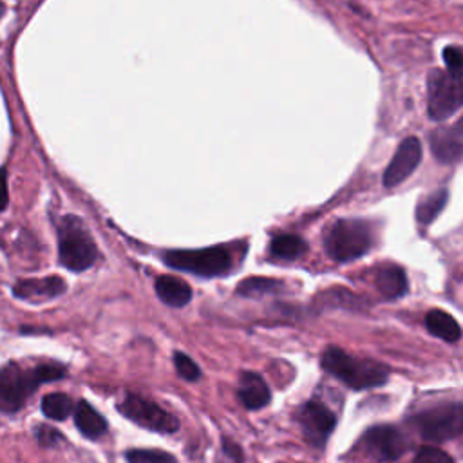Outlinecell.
I'll return each mask as SVG.
<instances>
[{"label": "cell", "mask_w": 463, "mask_h": 463, "mask_svg": "<svg viewBox=\"0 0 463 463\" xmlns=\"http://www.w3.org/2000/svg\"><path fill=\"white\" fill-rule=\"evenodd\" d=\"M67 367L58 362L24 365L20 362H7L0 367V414L18 412L31 394L47 382L61 380Z\"/></svg>", "instance_id": "obj_1"}, {"label": "cell", "mask_w": 463, "mask_h": 463, "mask_svg": "<svg viewBox=\"0 0 463 463\" xmlns=\"http://www.w3.org/2000/svg\"><path fill=\"white\" fill-rule=\"evenodd\" d=\"M326 373L345 383L353 391H365L382 387L389 380V367L365 358H356L336 345H329L320 358Z\"/></svg>", "instance_id": "obj_2"}, {"label": "cell", "mask_w": 463, "mask_h": 463, "mask_svg": "<svg viewBox=\"0 0 463 463\" xmlns=\"http://www.w3.org/2000/svg\"><path fill=\"white\" fill-rule=\"evenodd\" d=\"M58 257L67 269L76 273L89 269L98 260L96 242L76 215H65L58 224Z\"/></svg>", "instance_id": "obj_3"}, {"label": "cell", "mask_w": 463, "mask_h": 463, "mask_svg": "<svg viewBox=\"0 0 463 463\" xmlns=\"http://www.w3.org/2000/svg\"><path fill=\"white\" fill-rule=\"evenodd\" d=\"M373 230L362 219H338L324 233L326 253L336 262L354 260L369 251Z\"/></svg>", "instance_id": "obj_4"}, {"label": "cell", "mask_w": 463, "mask_h": 463, "mask_svg": "<svg viewBox=\"0 0 463 463\" xmlns=\"http://www.w3.org/2000/svg\"><path fill=\"white\" fill-rule=\"evenodd\" d=\"M166 266L197 277H224L233 268L232 251L226 246H208L199 250H168L163 253Z\"/></svg>", "instance_id": "obj_5"}, {"label": "cell", "mask_w": 463, "mask_h": 463, "mask_svg": "<svg viewBox=\"0 0 463 463\" xmlns=\"http://www.w3.org/2000/svg\"><path fill=\"white\" fill-rule=\"evenodd\" d=\"M409 425L421 439L430 443L454 439L463 429V405L459 402H449L427 407L411 416Z\"/></svg>", "instance_id": "obj_6"}, {"label": "cell", "mask_w": 463, "mask_h": 463, "mask_svg": "<svg viewBox=\"0 0 463 463\" xmlns=\"http://www.w3.org/2000/svg\"><path fill=\"white\" fill-rule=\"evenodd\" d=\"M118 411L132 423L152 432L174 434L179 430V420L172 412L163 409L159 403L134 392L125 394V398L118 403Z\"/></svg>", "instance_id": "obj_7"}, {"label": "cell", "mask_w": 463, "mask_h": 463, "mask_svg": "<svg viewBox=\"0 0 463 463\" xmlns=\"http://www.w3.org/2000/svg\"><path fill=\"white\" fill-rule=\"evenodd\" d=\"M461 78H454L441 69H432L427 80L429 118L445 121L461 107Z\"/></svg>", "instance_id": "obj_8"}, {"label": "cell", "mask_w": 463, "mask_h": 463, "mask_svg": "<svg viewBox=\"0 0 463 463\" xmlns=\"http://www.w3.org/2000/svg\"><path fill=\"white\" fill-rule=\"evenodd\" d=\"M403 432L394 425H376L367 429L354 449L376 463H391L405 452Z\"/></svg>", "instance_id": "obj_9"}, {"label": "cell", "mask_w": 463, "mask_h": 463, "mask_svg": "<svg viewBox=\"0 0 463 463\" xmlns=\"http://www.w3.org/2000/svg\"><path fill=\"white\" fill-rule=\"evenodd\" d=\"M295 420L302 438L315 449H324L333 429L336 427L335 412L320 400H307L295 411Z\"/></svg>", "instance_id": "obj_10"}, {"label": "cell", "mask_w": 463, "mask_h": 463, "mask_svg": "<svg viewBox=\"0 0 463 463\" xmlns=\"http://www.w3.org/2000/svg\"><path fill=\"white\" fill-rule=\"evenodd\" d=\"M421 161V145L420 139L411 136L405 137L400 146L396 148L389 166L383 172V184L387 188L402 184L420 165Z\"/></svg>", "instance_id": "obj_11"}, {"label": "cell", "mask_w": 463, "mask_h": 463, "mask_svg": "<svg viewBox=\"0 0 463 463\" xmlns=\"http://www.w3.org/2000/svg\"><path fill=\"white\" fill-rule=\"evenodd\" d=\"M429 145L432 156L443 163L452 165L459 161L463 152V125L461 121L450 127H439L429 134Z\"/></svg>", "instance_id": "obj_12"}, {"label": "cell", "mask_w": 463, "mask_h": 463, "mask_svg": "<svg viewBox=\"0 0 463 463\" xmlns=\"http://www.w3.org/2000/svg\"><path fill=\"white\" fill-rule=\"evenodd\" d=\"M67 289L65 280L58 275L43 277V279H24L18 280L13 288V295L20 300L27 302H45L60 297Z\"/></svg>", "instance_id": "obj_13"}, {"label": "cell", "mask_w": 463, "mask_h": 463, "mask_svg": "<svg viewBox=\"0 0 463 463\" xmlns=\"http://www.w3.org/2000/svg\"><path fill=\"white\" fill-rule=\"evenodd\" d=\"M237 398L244 409L257 411L271 402V391L259 373L244 371L239 378Z\"/></svg>", "instance_id": "obj_14"}, {"label": "cell", "mask_w": 463, "mask_h": 463, "mask_svg": "<svg viewBox=\"0 0 463 463\" xmlns=\"http://www.w3.org/2000/svg\"><path fill=\"white\" fill-rule=\"evenodd\" d=\"M374 284L376 289L380 291V295L385 300H396L402 298L407 293V275L400 266L394 264H387L376 269L374 275Z\"/></svg>", "instance_id": "obj_15"}, {"label": "cell", "mask_w": 463, "mask_h": 463, "mask_svg": "<svg viewBox=\"0 0 463 463\" xmlns=\"http://www.w3.org/2000/svg\"><path fill=\"white\" fill-rule=\"evenodd\" d=\"M72 412H74L76 429L81 432L83 438L99 439L107 432V429H109L107 420L87 400H80L74 405Z\"/></svg>", "instance_id": "obj_16"}, {"label": "cell", "mask_w": 463, "mask_h": 463, "mask_svg": "<svg viewBox=\"0 0 463 463\" xmlns=\"http://www.w3.org/2000/svg\"><path fill=\"white\" fill-rule=\"evenodd\" d=\"M156 295L159 297V300L166 306H172V307H184L190 300H192V288L174 277V275H161L156 279Z\"/></svg>", "instance_id": "obj_17"}, {"label": "cell", "mask_w": 463, "mask_h": 463, "mask_svg": "<svg viewBox=\"0 0 463 463\" xmlns=\"http://www.w3.org/2000/svg\"><path fill=\"white\" fill-rule=\"evenodd\" d=\"M425 327L430 335L445 340V342H458L461 338V327L456 318L441 309H430L425 315Z\"/></svg>", "instance_id": "obj_18"}, {"label": "cell", "mask_w": 463, "mask_h": 463, "mask_svg": "<svg viewBox=\"0 0 463 463\" xmlns=\"http://www.w3.org/2000/svg\"><path fill=\"white\" fill-rule=\"evenodd\" d=\"M306 248H307V244L302 237H298L295 233H279L271 239L269 253L282 260H295L300 255H304Z\"/></svg>", "instance_id": "obj_19"}, {"label": "cell", "mask_w": 463, "mask_h": 463, "mask_svg": "<svg viewBox=\"0 0 463 463\" xmlns=\"http://www.w3.org/2000/svg\"><path fill=\"white\" fill-rule=\"evenodd\" d=\"M282 289H284V284L280 280L268 279V277H250V279H244L239 282L237 295L259 298L264 295H275Z\"/></svg>", "instance_id": "obj_20"}, {"label": "cell", "mask_w": 463, "mask_h": 463, "mask_svg": "<svg viewBox=\"0 0 463 463\" xmlns=\"http://www.w3.org/2000/svg\"><path fill=\"white\" fill-rule=\"evenodd\" d=\"M42 412L45 418L54 420V421H63L67 420L72 411H74V403L71 400V396H67L65 392H49L42 398Z\"/></svg>", "instance_id": "obj_21"}, {"label": "cell", "mask_w": 463, "mask_h": 463, "mask_svg": "<svg viewBox=\"0 0 463 463\" xmlns=\"http://www.w3.org/2000/svg\"><path fill=\"white\" fill-rule=\"evenodd\" d=\"M447 197H449L447 190H445V188H439V190L429 194L425 199H421V201L418 203V206H416V217H418V221H420L421 224H429L430 221H434V219L439 215V212L443 210V206H445V203H447Z\"/></svg>", "instance_id": "obj_22"}, {"label": "cell", "mask_w": 463, "mask_h": 463, "mask_svg": "<svg viewBox=\"0 0 463 463\" xmlns=\"http://www.w3.org/2000/svg\"><path fill=\"white\" fill-rule=\"evenodd\" d=\"M125 459L127 463H179L174 454L161 449H130Z\"/></svg>", "instance_id": "obj_23"}, {"label": "cell", "mask_w": 463, "mask_h": 463, "mask_svg": "<svg viewBox=\"0 0 463 463\" xmlns=\"http://www.w3.org/2000/svg\"><path fill=\"white\" fill-rule=\"evenodd\" d=\"M174 367L177 371V374L186 380V382H197L201 378V367L184 353L175 351L174 353Z\"/></svg>", "instance_id": "obj_24"}, {"label": "cell", "mask_w": 463, "mask_h": 463, "mask_svg": "<svg viewBox=\"0 0 463 463\" xmlns=\"http://www.w3.org/2000/svg\"><path fill=\"white\" fill-rule=\"evenodd\" d=\"M215 463H244V452L241 445L230 438H221Z\"/></svg>", "instance_id": "obj_25"}, {"label": "cell", "mask_w": 463, "mask_h": 463, "mask_svg": "<svg viewBox=\"0 0 463 463\" xmlns=\"http://www.w3.org/2000/svg\"><path fill=\"white\" fill-rule=\"evenodd\" d=\"M412 463H454V459L445 450L436 449L432 445H425V447H420Z\"/></svg>", "instance_id": "obj_26"}, {"label": "cell", "mask_w": 463, "mask_h": 463, "mask_svg": "<svg viewBox=\"0 0 463 463\" xmlns=\"http://www.w3.org/2000/svg\"><path fill=\"white\" fill-rule=\"evenodd\" d=\"M34 436H36V441L42 447H47V449H52V447H56L58 443L63 441V434L58 429H54V427H51L47 423H40L34 429Z\"/></svg>", "instance_id": "obj_27"}, {"label": "cell", "mask_w": 463, "mask_h": 463, "mask_svg": "<svg viewBox=\"0 0 463 463\" xmlns=\"http://www.w3.org/2000/svg\"><path fill=\"white\" fill-rule=\"evenodd\" d=\"M443 61L447 65V72L454 78H461V51L459 47L456 45H450V47H445L443 49Z\"/></svg>", "instance_id": "obj_28"}, {"label": "cell", "mask_w": 463, "mask_h": 463, "mask_svg": "<svg viewBox=\"0 0 463 463\" xmlns=\"http://www.w3.org/2000/svg\"><path fill=\"white\" fill-rule=\"evenodd\" d=\"M7 175H5V168H0V212L7 206Z\"/></svg>", "instance_id": "obj_29"}, {"label": "cell", "mask_w": 463, "mask_h": 463, "mask_svg": "<svg viewBox=\"0 0 463 463\" xmlns=\"http://www.w3.org/2000/svg\"><path fill=\"white\" fill-rule=\"evenodd\" d=\"M4 13H5V5H4V2L0 0V18L4 16Z\"/></svg>", "instance_id": "obj_30"}]
</instances>
